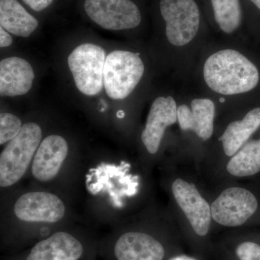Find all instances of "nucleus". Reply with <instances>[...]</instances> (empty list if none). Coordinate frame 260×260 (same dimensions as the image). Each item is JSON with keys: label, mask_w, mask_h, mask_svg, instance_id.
Segmentation results:
<instances>
[{"label": "nucleus", "mask_w": 260, "mask_h": 260, "mask_svg": "<svg viewBox=\"0 0 260 260\" xmlns=\"http://www.w3.org/2000/svg\"><path fill=\"white\" fill-rule=\"evenodd\" d=\"M203 75L211 90L225 95L250 91L259 80L255 65L234 49H224L212 54L205 61Z\"/></svg>", "instance_id": "f257e3e1"}, {"label": "nucleus", "mask_w": 260, "mask_h": 260, "mask_svg": "<svg viewBox=\"0 0 260 260\" xmlns=\"http://www.w3.org/2000/svg\"><path fill=\"white\" fill-rule=\"evenodd\" d=\"M42 131L34 122L23 124L0 156V186L8 187L21 179L41 144Z\"/></svg>", "instance_id": "f03ea898"}, {"label": "nucleus", "mask_w": 260, "mask_h": 260, "mask_svg": "<svg viewBox=\"0 0 260 260\" xmlns=\"http://www.w3.org/2000/svg\"><path fill=\"white\" fill-rule=\"evenodd\" d=\"M138 53L117 50L108 54L104 69V87L108 96L124 99L134 90L144 74Z\"/></svg>", "instance_id": "7ed1b4c3"}, {"label": "nucleus", "mask_w": 260, "mask_h": 260, "mask_svg": "<svg viewBox=\"0 0 260 260\" xmlns=\"http://www.w3.org/2000/svg\"><path fill=\"white\" fill-rule=\"evenodd\" d=\"M106 52L100 46L83 44L75 48L68 59L77 88L88 96L100 93L104 87Z\"/></svg>", "instance_id": "20e7f679"}, {"label": "nucleus", "mask_w": 260, "mask_h": 260, "mask_svg": "<svg viewBox=\"0 0 260 260\" xmlns=\"http://www.w3.org/2000/svg\"><path fill=\"white\" fill-rule=\"evenodd\" d=\"M160 9L166 22V35L172 45L183 47L194 39L200 20L194 0H160Z\"/></svg>", "instance_id": "39448f33"}, {"label": "nucleus", "mask_w": 260, "mask_h": 260, "mask_svg": "<svg viewBox=\"0 0 260 260\" xmlns=\"http://www.w3.org/2000/svg\"><path fill=\"white\" fill-rule=\"evenodd\" d=\"M84 8L89 18L107 30L135 28L141 22L139 8L130 0H85Z\"/></svg>", "instance_id": "423d86ee"}, {"label": "nucleus", "mask_w": 260, "mask_h": 260, "mask_svg": "<svg viewBox=\"0 0 260 260\" xmlns=\"http://www.w3.org/2000/svg\"><path fill=\"white\" fill-rule=\"evenodd\" d=\"M212 218L227 227L246 223L255 213L258 202L255 196L242 187H231L222 191L211 206Z\"/></svg>", "instance_id": "0eeeda50"}, {"label": "nucleus", "mask_w": 260, "mask_h": 260, "mask_svg": "<svg viewBox=\"0 0 260 260\" xmlns=\"http://www.w3.org/2000/svg\"><path fill=\"white\" fill-rule=\"evenodd\" d=\"M14 213L23 221L55 223L64 217L65 207L56 195L32 191L18 198L14 205Z\"/></svg>", "instance_id": "6e6552de"}, {"label": "nucleus", "mask_w": 260, "mask_h": 260, "mask_svg": "<svg viewBox=\"0 0 260 260\" xmlns=\"http://www.w3.org/2000/svg\"><path fill=\"white\" fill-rule=\"evenodd\" d=\"M172 192L194 232L200 237L207 235L211 222V208L194 184L176 179L172 184Z\"/></svg>", "instance_id": "1a4fd4ad"}, {"label": "nucleus", "mask_w": 260, "mask_h": 260, "mask_svg": "<svg viewBox=\"0 0 260 260\" xmlns=\"http://www.w3.org/2000/svg\"><path fill=\"white\" fill-rule=\"evenodd\" d=\"M177 103L172 96L158 97L150 107L141 139L150 154L158 151L165 130L178 120Z\"/></svg>", "instance_id": "9d476101"}, {"label": "nucleus", "mask_w": 260, "mask_h": 260, "mask_svg": "<svg viewBox=\"0 0 260 260\" xmlns=\"http://www.w3.org/2000/svg\"><path fill=\"white\" fill-rule=\"evenodd\" d=\"M68 153L66 140L59 135H49L39 145L32 160V176L40 181L54 179Z\"/></svg>", "instance_id": "9b49d317"}, {"label": "nucleus", "mask_w": 260, "mask_h": 260, "mask_svg": "<svg viewBox=\"0 0 260 260\" xmlns=\"http://www.w3.org/2000/svg\"><path fill=\"white\" fill-rule=\"evenodd\" d=\"M34 73L28 61L18 56L5 58L0 62V94L15 97L28 93Z\"/></svg>", "instance_id": "f8f14e48"}, {"label": "nucleus", "mask_w": 260, "mask_h": 260, "mask_svg": "<svg viewBox=\"0 0 260 260\" xmlns=\"http://www.w3.org/2000/svg\"><path fill=\"white\" fill-rule=\"evenodd\" d=\"M215 104L208 99H195L191 109L185 104L177 108V118L181 129L191 130L204 141L209 140L213 133Z\"/></svg>", "instance_id": "ddd939ff"}, {"label": "nucleus", "mask_w": 260, "mask_h": 260, "mask_svg": "<svg viewBox=\"0 0 260 260\" xmlns=\"http://www.w3.org/2000/svg\"><path fill=\"white\" fill-rule=\"evenodd\" d=\"M114 254L117 260H162L165 251L161 244L151 236L128 232L118 239Z\"/></svg>", "instance_id": "4468645a"}, {"label": "nucleus", "mask_w": 260, "mask_h": 260, "mask_svg": "<svg viewBox=\"0 0 260 260\" xmlns=\"http://www.w3.org/2000/svg\"><path fill=\"white\" fill-rule=\"evenodd\" d=\"M83 252L78 239L60 232L36 244L26 260H78Z\"/></svg>", "instance_id": "2eb2a0df"}, {"label": "nucleus", "mask_w": 260, "mask_h": 260, "mask_svg": "<svg viewBox=\"0 0 260 260\" xmlns=\"http://www.w3.org/2000/svg\"><path fill=\"white\" fill-rule=\"evenodd\" d=\"M0 24L10 34L27 38L35 31L39 22L17 0H0Z\"/></svg>", "instance_id": "dca6fc26"}, {"label": "nucleus", "mask_w": 260, "mask_h": 260, "mask_svg": "<svg viewBox=\"0 0 260 260\" xmlns=\"http://www.w3.org/2000/svg\"><path fill=\"white\" fill-rule=\"evenodd\" d=\"M260 126V108L247 113L242 120L233 121L220 137L224 153L233 156Z\"/></svg>", "instance_id": "f3484780"}, {"label": "nucleus", "mask_w": 260, "mask_h": 260, "mask_svg": "<svg viewBox=\"0 0 260 260\" xmlns=\"http://www.w3.org/2000/svg\"><path fill=\"white\" fill-rule=\"evenodd\" d=\"M228 172L234 177H245L260 172V140L249 142L228 162Z\"/></svg>", "instance_id": "a211bd4d"}, {"label": "nucleus", "mask_w": 260, "mask_h": 260, "mask_svg": "<svg viewBox=\"0 0 260 260\" xmlns=\"http://www.w3.org/2000/svg\"><path fill=\"white\" fill-rule=\"evenodd\" d=\"M214 15L219 27L226 34L235 31L242 21L239 0H211Z\"/></svg>", "instance_id": "6ab92c4d"}, {"label": "nucleus", "mask_w": 260, "mask_h": 260, "mask_svg": "<svg viewBox=\"0 0 260 260\" xmlns=\"http://www.w3.org/2000/svg\"><path fill=\"white\" fill-rule=\"evenodd\" d=\"M22 122L18 116L10 113H2L0 115V145L9 143L21 129Z\"/></svg>", "instance_id": "aec40b11"}, {"label": "nucleus", "mask_w": 260, "mask_h": 260, "mask_svg": "<svg viewBox=\"0 0 260 260\" xmlns=\"http://www.w3.org/2000/svg\"><path fill=\"white\" fill-rule=\"evenodd\" d=\"M240 260H260V246L254 242H244L236 250Z\"/></svg>", "instance_id": "412c9836"}, {"label": "nucleus", "mask_w": 260, "mask_h": 260, "mask_svg": "<svg viewBox=\"0 0 260 260\" xmlns=\"http://www.w3.org/2000/svg\"><path fill=\"white\" fill-rule=\"evenodd\" d=\"M28 6L35 11H42L52 3L53 0H23Z\"/></svg>", "instance_id": "4be33fe9"}, {"label": "nucleus", "mask_w": 260, "mask_h": 260, "mask_svg": "<svg viewBox=\"0 0 260 260\" xmlns=\"http://www.w3.org/2000/svg\"><path fill=\"white\" fill-rule=\"evenodd\" d=\"M13 38L3 27H0V47H8L13 44Z\"/></svg>", "instance_id": "5701e85b"}, {"label": "nucleus", "mask_w": 260, "mask_h": 260, "mask_svg": "<svg viewBox=\"0 0 260 260\" xmlns=\"http://www.w3.org/2000/svg\"><path fill=\"white\" fill-rule=\"evenodd\" d=\"M169 260H197L194 259V258L190 257V256H187L185 255H181V256H174V257L172 258Z\"/></svg>", "instance_id": "b1692460"}, {"label": "nucleus", "mask_w": 260, "mask_h": 260, "mask_svg": "<svg viewBox=\"0 0 260 260\" xmlns=\"http://www.w3.org/2000/svg\"><path fill=\"white\" fill-rule=\"evenodd\" d=\"M251 1L260 10V0H251Z\"/></svg>", "instance_id": "393cba45"}, {"label": "nucleus", "mask_w": 260, "mask_h": 260, "mask_svg": "<svg viewBox=\"0 0 260 260\" xmlns=\"http://www.w3.org/2000/svg\"><path fill=\"white\" fill-rule=\"evenodd\" d=\"M124 115V112H122V111H119V112L117 113V116L119 118H122L123 116Z\"/></svg>", "instance_id": "a878e982"}, {"label": "nucleus", "mask_w": 260, "mask_h": 260, "mask_svg": "<svg viewBox=\"0 0 260 260\" xmlns=\"http://www.w3.org/2000/svg\"><path fill=\"white\" fill-rule=\"evenodd\" d=\"M220 102H225V99H220Z\"/></svg>", "instance_id": "bb28decb"}]
</instances>
